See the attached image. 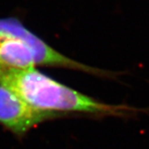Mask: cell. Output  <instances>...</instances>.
Masks as SVG:
<instances>
[{"instance_id":"cell-1","label":"cell","mask_w":149,"mask_h":149,"mask_svg":"<svg viewBox=\"0 0 149 149\" xmlns=\"http://www.w3.org/2000/svg\"><path fill=\"white\" fill-rule=\"evenodd\" d=\"M0 85L10 89L33 108L63 115L66 113L116 114L131 110L104 104L60 83L36 69L0 65Z\"/></svg>"},{"instance_id":"cell-2","label":"cell","mask_w":149,"mask_h":149,"mask_svg":"<svg viewBox=\"0 0 149 149\" xmlns=\"http://www.w3.org/2000/svg\"><path fill=\"white\" fill-rule=\"evenodd\" d=\"M37 65L85 73L93 70L55 50L16 17H0V65L22 69Z\"/></svg>"},{"instance_id":"cell-3","label":"cell","mask_w":149,"mask_h":149,"mask_svg":"<svg viewBox=\"0 0 149 149\" xmlns=\"http://www.w3.org/2000/svg\"><path fill=\"white\" fill-rule=\"evenodd\" d=\"M61 115L29 105L10 89L0 85V123L17 136H23L40 123Z\"/></svg>"}]
</instances>
